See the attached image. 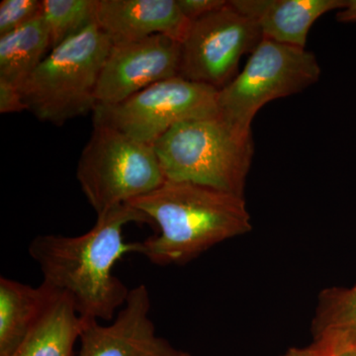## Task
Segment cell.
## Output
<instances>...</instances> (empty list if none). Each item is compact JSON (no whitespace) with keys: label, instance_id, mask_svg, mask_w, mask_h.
Instances as JSON below:
<instances>
[{"label":"cell","instance_id":"7402d4cb","mask_svg":"<svg viewBox=\"0 0 356 356\" xmlns=\"http://www.w3.org/2000/svg\"><path fill=\"white\" fill-rule=\"evenodd\" d=\"M283 356H320L315 350H312L310 346L305 348H290Z\"/></svg>","mask_w":356,"mask_h":356},{"label":"cell","instance_id":"e0dca14e","mask_svg":"<svg viewBox=\"0 0 356 356\" xmlns=\"http://www.w3.org/2000/svg\"><path fill=\"white\" fill-rule=\"evenodd\" d=\"M96 0H43V19L51 48L95 22Z\"/></svg>","mask_w":356,"mask_h":356},{"label":"cell","instance_id":"7c38bea8","mask_svg":"<svg viewBox=\"0 0 356 356\" xmlns=\"http://www.w3.org/2000/svg\"><path fill=\"white\" fill-rule=\"evenodd\" d=\"M231 3L257 23L262 38L306 48L314 23L330 11L343 9L346 0H233Z\"/></svg>","mask_w":356,"mask_h":356},{"label":"cell","instance_id":"2e32d148","mask_svg":"<svg viewBox=\"0 0 356 356\" xmlns=\"http://www.w3.org/2000/svg\"><path fill=\"white\" fill-rule=\"evenodd\" d=\"M51 50L43 16L0 36V81L21 88Z\"/></svg>","mask_w":356,"mask_h":356},{"label":"cell","instance_id":"9c48e42d","mask_svg":"<svg viewBox=\"0 0 356 356\" xmlns=\"http://www.w3.org/2000/svg\"><path fill=\"white\" fill-rule=\"evenodd\" d=\"M181 43L156 35L112 44L95 91L97 105L124 102L159 81L179 76Z\"/></svg>","mask_w":356,"mask_h":356},{"label":"cell","instance_id":"ffe728a7","mask_svg":"<svg viewBox=\"0 0 356 356\" xmlns=\"http://www.w3.org/2000/svg\"><path fill=\"white\" fill-rule=\"evenodd\" d=\"M26 110L27 106L20 88L0 81V113H20Z\"/></svg>","mask_w":356,"mask_h":356},{"label":"cell","instance_id":"d6986e66","mask_svg":"<svg viewBox=\"0 0 356 356\" xmlns=\"http://www.w3.org/2000/svg\"><path fill=\"white\" fill-rule=\"evenodd\" d=\"M180 10L191 22L205 17L226 6L225 0H177Z\"/></svg>","mask_w":356,"mask_h":356},{"label":"cell","instance_id":"5bb4252c","mask_svg":"<svg viewBox=\"0 0 356 356\" xmlns=\"http://www.w3.org/2000/svg\"><path fill=\"white\" fill-rule=\"evenodd\" d=\"M312 332L310 348L320 356L356 350V286L321 292Z\"/></svg>","mask_w":356,"mask_h":356},{"label":"cell","instance_id":"52a82bcc","mask_svg":"<svg viewBox=\"0 0 356 356\" xmlns=\"http://www.w3.org/2000/svg\"><path fill=\"white\" fill-rule=\"evenodd\" d=\"M216 88L177 76L113 105H97L93 125L106 126L154 146L177 124L219 114Z\"/></svg>","mask_w":356,"mask_h":356},{"label":"cell","instance_id":"44dd1931","mask_svg":"<svg viewBox=\"0 0 356 356\" xmlns=\"http://www.w3.org/2000/svg\"><path fill=\"white\" fill-rule=\"evenodd\" d=\"M337 19L341 23H356V0H346V6L337 11Z\"/></svg>","mask_w":356,"mask_h":356},{"label":"cell","instance_id":"4fadbf2b","mask_svg":"<svg viewBox=\"0 0 356 356\" xmlns=\"http://www.w3.org/2000/svg\"><path fill=\"white\" fill-rule=\"evenodd\" d=\"M58 294L44 282L35 288L0 277V356L17 350Z\"/></svg>","mask_w":356,"mask_h":356},{"label":"cell","instance_id":"277c9868","mask_svg":"<svg viewBox=\"0 0 356 356\" xmlns=\"http://www.w3.org/2000/svg\"><path fill=\"white\" fill-rule=\"evenodd\" d=\"M112 42L96 22L51 49L20 88L28 111L62 126L93 113L95 91Z\"/></svg>","mask_w":356,"mask_h":356},{"label":"cell","instance_id":"603a6c76","mask_svg":"<svg viewBox=\"0 0 356 356\" xmlns=\"http://www.w3.org/2000/svg\"><path fill=\"white\" fill-rule=\"evenodd\" d=\"M336 356H356V350L346 351V353H341V355Z\"/></svg>","mask_w":356,"mask_h":356},{"label":"cell","instance_id":"ac0fdd59","mask_svg":"<svg viewBox=\"0 0 356 356\" xmlns=\"http://www.w3.org/2000/svg\"><path fill=\"white\" fill-rule=\"evenodd\" d=\"M43 16V0H2L0 36L19 29Z\"/></svg>","mask_w":356,"mask_h":356},{"label":"cell","instance_id":"cb8c5ba5","mask_svg":"<svg viewBox=\"0 0 356 356\" xmlns=\"http://www.w3.org/2000/svg\"><path fill=\"white\" fill-rule=\"evenodd\" d=\"M180 356H191V355H189V353H182V355H180Z\"/></svg>","mask_w":356,"mask_h":356},{"label":"cell","instance_id":"9a60e30c","mask_svg":"<svg viewBox=\"0 0 356 356\" xmlns=\"http://www.w3.org/2000/svg\"><path fill=\"white\" fill-rule=\"evenodd\" d=\"M83 320L67 295L58 293L38 324L10 356H76Z\"/></svg>","mask_w":356,"mask_h":356},{"label":"cell","instance_id":"30bf717a","mask_svg":"<svg viewBox=\"0 0 356 356\" xmlns=\"http://www.w3.org/2000/svg\"><path fill=\"white\" fill-rule=\"evenodd\" d=\"M151 299L145 285L133 288L113 323L102 325L83 318L79 356H180L165 339L156 336L149 318Z\"/></svg>","mask_w":356,"mask_h":356},{"label":"cell","instance_id":"6da1fadb","mask_svg":"<svg viewBox=\"0 0 356 356\" xmlns=\"http://www.w3.org/2000/svg\"><path fill=\"white\" fill-rule=\"evenodd\" d=\"M130 222L151 224L146 215L126 204L98 216L83 235H41L30 243L28 252L41 269L44 284L67 295L81 318L108 322L125 305L130 290L112 269L124 255L140 254V242L124 241V227Z\"/></svg>","mask_w":356,"mask_h":356},{"label":"cell","instance_id":"7a4b0ae2","mask_svg":"<svg viewBox=\"0 0 356 356\" xmlns=\"http://www.w3.org/2000/svg\"><path fill=\"white\" fill-rule=\"evenodd\" d=\"M129 205L158 229L156 235L140 242V250L156 266L186 264L252 228L243 196L191 182L166 180Z\"/></svg>","mask_w":356,"mask_h":356},{"label":"cell","instance_id":"8fae6325","mask_svg":"<svg viewBox=\"0 0 356 356\" xmlns=\"http://www.w3.org/2000/svg\"><path fill=\"white\" fill-rule=\"evenodd\" d=\"M95 22L112 44L156 35L182 43L192 23L177 0H96Z\"/></svg>","mask_w":356,"mask_h":356},{"label":"cell","instance_id":"5b68a950","mask_svg":"<svg viewBox=\"0 0 356 356\" xmlns=\"http://www.w3.org/2000/svg\"><path fill=\"white\" fill-rule=\"evenodd\" d=\"M76 178L97 217L166 181L153 146L102 125H93L77 163Z\"/></svg>","mask_w":356,"mask_h":356},{"label":"cell","instance_id":"8992f818","mask_svg":"<svg viewBox=\"0 0 356 356\" xmlns=\"http://www.w3.org/2000/svg\"><path fill=\"white\" fill-rule=\"evenodd\" d=\"M320 76L321 67L312 51L262 38L243 72L218 91L220 114L252 130L255 115L266 103L301 92Z\"/></svg>","mask_w":356,"mask_h":356},{"label":"cell","instance_id":"ba28073f","mask_svg":"<svg viewBox=\"0 0 356 356\" xmlns=\"http://www.w3.org/2000/svg\"><path fill=\"white\" fill-rule=\"evenodd\" d=\"M261 40L257 23L228 1L191 23L181 43L179 76L221 90L238 76L243 56Z\"/></svg>","mask_w":356,"mask_h":356},{"label":"cell","instance_id":"3957f363","mask_svg":"<svg viewBox=\"0 0 356 356\" xmlns=\"http://www.w3.org/2000/svg\"><path fill=\"white\" fill-rule=\"evenodd\" d=\"M166 180L243 196L254 156L252 130L221 114L173 126L154 144Z\"/></svg>","mask_w":356,"mask_h":356}]
</instances>
